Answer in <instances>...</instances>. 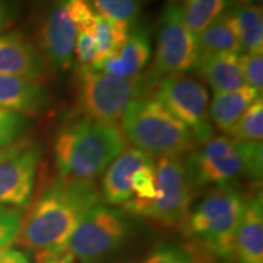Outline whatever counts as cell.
<instances>
[{
	"instance_id": "cell-31",
	"label": "cell",
	"mask_w": 263,
	"mask_h": 263,
	"mask_svg": "<svg viewBox=\"0 0 263 263\" xmlns=\"http://www.w3.org/2000/svg\"><path fill=\"white\" fill-rule=\"evenodd\" d=\"M74 55L78 60V68H94L98 59V47L94 34L77 31Z\"/></svg>"
},
{
	"instance_id": "cell-4",
	"label": "cell",
	"mask_w": 263,
	"mask_h": 263,
	"mask_svg": "<svg viewBox=\"0 0 263 263\" xmlns=\"http://www.w3.org/2000/svg\"><path fill=\"white\" fill-rule=\"evenodd\" d=\"M121 121L124 139L153 157H182L196 146L192 132L155 98L132 101Z\"/></svg>"
},
{
	"instance_id": "cell-3",
	"label": "cell",
	"mask_w": 263,
	"mask_h": 263,
	"mask_svg": "<svg viewBox=\"0 0 263 263\" xmlns=\"http://www.w3.org/2000/svg\"><path fill=\"white\" fill-rule=\"evenodd\" d=\"M194 189L236 185L240 179H261L262 141H238L227 136H212L188 153L184 160Z\"/></svg>"
},
{
	"instance_id": "cell-22",
	"label": "cell",
	"mask_w": 263,
	"mask_h": 263,
	"mask_svg": "<svg viewBox=\"0 0 263 263\" xmlns=\"http://www.w3.org/2000/svg\"><path fill=\"white\" fill-rule=\"evenodd\" d=\"M132 27L123 22L114 21V20L105 18L103 16L97 15V24H95L94 37L98 47V59L94 65V70H97L99 65L105 59L115 54L123 47Z\"/></svg>"
},
{
	"instance_id": "cell-5",
	"label": "cell",
	"mask_w": 263,
	"mask_h": 263,
	"mask_svg": "<svg viewBox=\"0 0 263 263\" xmlns=\"http://www.w3.org/2000/svg\"><path fill=\"white\" fill-rule=\"evenodd\" d=\"M160 82L150 72L120 78L94 68H78L76 104L82 116L115 123L132 101L155 94Z\"/></svg>"
},
{
	"instance_id": "cell-13",
	"label": "cell",
	"mask_w": 263,
	"mask_h": 263,
	"mask_svg": "<svg viewBox=\"0 0 263 263\" xmlns=\"http://www.w3.org/2000/svg\"><path fill=\"white\" fill-rule=\"evenodd\" d=\"M49 64L20 32L0 34V74L42 82L49 77Z\"/></svg>"
},
{
	"instance_id": "cell-6",
	"label": "cell",
	"mask_w": 263,
	"mask_h": 263,
	"mask_svg": "<svg viewBox=\"0 0 263 263\" xmlns=\"http://www.w3.org/2000/svg\"><path fill=\"white\" fill-rule=\"evenodd\" d=\"M246 200L236 185L213 186L184 223L190 236L203 242L218 256L229 257Z\"/></svg>"
},
{
	"instance_id": "cell-2",
	"label": "cell",
	"mask_w": 263,
	"mask_h": 263,
	"mask_svg": "<svg viewBox=\"0 0 263 263\" xmlns=\"http://www.w3.org/2000/svg\"><path fill=\"white\" fill-rule=\"evenodd\" d=\"M126 149V139L116 123L82 116L59 132L54 155L60 176L94 182Z\"/></svg>"
},
{
	"instance_id": "cell-1",
	"label": "cell",
	"mask_w": 263,
	"mask_h": 263,
	"mask_svg": "<svg viewBox=\"0 0 263 263\" xmlns=\"http://www.w3.org/2000/svg\"><path fill=\"white\" fill-rule=\"evenodd\" d=\"M99 199L94 182L59 176L22 218L16 241L35 255L65 249L72 233Z\"/></svg>"
},
{
	"instance_id": "cell-7",
	"label": "cell",
	"mask_w": 263,
	"mask_h": 263,
	"mask_svg": "<svg viewBox=\"0 0 263 263\" xmlns=\"http://www.w3.org/2000/svg\"><path fill=\"white\" fill-rule=\"evenodd\" d=\"M155 199L147 203L126 202L124 209L164 227L184 226L194 193L184 160L179 156L159 157L155 161Z\"/></svg>"
},
{
	"instance_id": "cell-8",
	"label": "cell",
	"mask_w": 263,
	"mask_h": 263,
	"mask_svg": "<svg viewBox=\"0 0 263 263\" xmlns=\"http://www.w3.org/2000/svg\"><path fill=\"white\" fill-rule=\"evenodd\" d=\"M128 230L122 211L97 203L72 233L65 249L74 261L103 263L122 245Z\"/></svg>"
},
{
	"instance_id": "cell-11",
	"label": "cell",
	"mask_w": 263,
	"mask_h": 263,
	"mask_svg": "<svg viewBox=\"0 0 263 263\" xmlns=\"http://www.w3.org/2000/svg\"><path fill=\"white\" fill-rule=\"evenodd\" d=\"M41 157V145L29 138H18L0 150V206L28 205Z\"/></svg>"
},
{
	"instance_id": "cell-14",
	"label": "cell",
	"mask_w": 263,
	"mask_h": 263,
	"mask_svg": "<svg viewBox=\"0 0 263 263\" xmlns=\"http://www.w3.org/2000/svg\"><path fill=\"white\" fill-rule=\"evenodd\" d=\"M151 52L149 29L144 26H134L123 47L105 59L97 70L120 78L137 77L150 62Z\"/></svg>"
},
{
	"instance_id": "cell-18",
	"label": "cell",
	"mask_w": 263,
	"mask_h": 263,
	"mask_svg": "<svg viewBox=\"0 0 263 263\" xmlns=\"http://www.w3.org/2000/svg\"><path fill=\"white\" fill-rule=\"evenodd\" d=\"M193 70L197 76L196 78H201L215 93L235 90L246 85L240 68L239 55H199Z\"/></svg>"
},
{
	"instance_id": "cell-34",
	"label": "cell",
	"mask_w": 263,
	"mask_h": 263,
	"mask_svg": "<svg viewBox=\"0 0 263 263\" xmlns=\"http://www.w3.org/2000/svg\"><path fill=\"white\" fill-rule=\"evenodd\" d=\"M14 0H0V29L9 24L14 14Z\"/></svg>"
},
{
	"instance_id": "cell-35",
	"label": "cell",
	"mask_w": 263,
	"mask_h": 263,
	"mask_svg": "<svg viewBox=\"0 0 263 263\" xmlns=\"http://www.w3.org/2000/svg\"><path fill=\"white\" fill-rule=\"evenodd\" d=\"M21 254V251L11 248L0 250V263H15Z\"/></svg>"
},
{
	"instance_id": "cell-33",
	"label": "cell",
	"mask_w": 263,
	"mask_h": 263,
	"mask_svg": "<svg viewBox=\"0 0 263 263\" xmlns=\"http://www.w3.org/2000/svg\"><path fill=\"white\" fill-rule=\"evenodd\" d=\"M37 256V263H74V259L66 249L43 252Z\"/></svg>"
},
{
	"instance_id": "cell-20",
	"label": "cell",
	"mask_w": 263,
	"mask_h": 263,
	"mask_svg": "<svg viewBox=\"0 0 263 263\" xmlns=\"http://www.w3.org/2000/svg\"><path fill=\"white\" fill-rule=\"evenodd\" d=\"M196 44L199 55L241 54L242 49L229 10L196 35Z\"/></svg>"
},
{
	"instance_id": "cell-27",
	"label": "cell",
	"mask_w": 263,
	"mask_h": 263,
	"mask_svg": "<svg viewBox=\"0 0 263 263\" xmlns=\"http://www.w3.org/2000/svg\"><path fill=\"white\" fill-rule=\"evenodd\" d=\"M29 118L0 107V150L21 138L28 129Z\"/></svg>"
},
{
	"instance_id": "cell-15",
	"label": "cell",
	"mask_w": 263,
	"mask_h": 263,
	"mask_svg": "<svg viewBox=\"0 0 263 263\" xmlns=\"http://www.w3.org/2000/svg\"><path fill=\"white\" fill-rule=\"evenodd\" d=\"M51 103L50 91L42 82L0 74V107L26 116L44 112Z\"/></svg>"
},
{
	"instance_id": "cell-28",
	"label": "cell",
	"mask_w": 263,
	"mask_h": 263,
	"mask_svg": "<svg viewBox=\"0 0 263 263\" xmlns=\"http://www.w3.org/2000/svg\"><path fill=\"white\" fill-rule=\"evenodd\" d=\"M239 64L242 78L246 85L257 93L262 94L263 89V51L241 52L239 55Z\"/></svg>"
},
{
	"instance_id": "cell-36",
	"label": "cell",
	"mask_w": 263,
	"mask_h": 263,
	"mask_svg": "<svg viewBox=\"0 0 263 263\" xmlns=\"http://www.w3.org/2000/svg\"><path fill=\"white\" fill-rule=\"evenodd\" d=\"M232 6H262V0H228Z\"/></svg>"
},
{
	"instance_id": "cell-10",
	"label": "cell",
	"mask_w": 263,
	"mask_h": 263,
	"mask_svg": "<svg viewBox=\"0 0 263 263\" xmlns=\"http://www.w3.org/2000/svg\"><path fill=\"white\" fill-rule=\"evenodd\" d=\"M157 47L149 71L156 80L193 70L199 58L196 37L184 22L178 0H167L159 22Z\"/></svg>"
},
{
	"instance_id": "cell-32",
	"label": "cell",
	"mask_w": 263,
	"mask_h": 263,
	"mask_svg": "<svg viewBox=\"0 0 263 263\" xmlns=\"http://www.w3.org/2000/svg\"><path fill=\"white\" fill-rule=\"evenodd\" d=\"M143 263H194L185 254L174 249H160L154 251Z\"/></svg>"
},
{
	"instance_id": "cell-30",
	"label": "cell",
	"mask_w": 263,
	"mask_h": 263,
	"mask_svg": "<svg viewBox=\"0 0 263 263\" xmlns=\"http://www.w3.org/2000/svg\"><path fill=\"white\" fill-rule=\"evenodd\" d=\"M22 215L18 210L0 206V250L9 248L18 234Z\"/></svg>"
},
{
	"instance_id": "cell-17",
	"label": "cell",
	"mask_w": 263,
	"mask_h": 263,
	"mask_svg": "<svg viewBox=\"0 0 263 263\" xmlns=\"http://www.w3.org/2000/svg\"><path fill=\"white\" fill-rule=\"evenodd\" d=\"M233 255L239 263H263L262 194L246 200L235 232Z\"/></svg>"
},
{
	"instance_id": "cell-9",
	"label": "cell",
	"mask_w": 263,
	"mask_h": 263,
	"mask_svg": "<svg viewBox=\"0 0 263 263\" xmlns=\"http://www.w3.org/2000/svg\"><path fill=\"white\" fill-rule=\"evenodd\" d=\"M155 99L185 124L196 145L215 136L210 116V93L199 78L185 73L163 77L155 91Z\"/></svg>"
},
{
	"instance_id": "cell-23",
	"label": "cell",
	"mask_w": 263,
	"mask_h": 263,
	"mask_svg": "<svg viewBox=\"0 0 263 263\" xmlns=\"http://www.w3.org/2000/svg\"><path fill=\"white\" fill-rule=\"evenodd\" d=\"M180 6L186 27L196 37L226 11L228 0H182Z\"/></svg>"
},
{
	"instance_id": "cell-12",
	"label": "cell",
	"mask_w": 263,
	"mask_h": 263,
	"mask_svg": "<svg viewBox=\"0 0 263 263\" xmlns=\"http://www.w3.org/2000/svg\"><path fill=\"white\" fill-rule=\"evenodd\" d=\"M77 27L66 11L65 0H57L48 10L38 31L43 57L55 70L65 72L73 65Z\"/></svg>"
},
{
	"instance_id": "cell-19",
	"label": "cell",
	"mask_w": 263,
	"mask_h": 263,
	"mask_svg": "<svg viewBox=\"0 0 263 263\" xmlns=\"http://www.w3.org/2000/svg\"><path fill=\"white\" fill-rule=\"evenodd\" d=\"M259 94L249 85L229 91H216L210 104V116L213 127L226 132L250 107Z\"/></svg>"
},
{
	"instance_id": "cell-26",
	"label": "cell",
	"mask_w": 263,
	"mask_h": 263,
	"mask_svg": "<svg viewBox=\"0 0 263 263\" xmlns=\"http://www.w3.org/2000/svg\"><path fill=\"white\" fill-rule=\"evenodd\" d=\"M156 195L155 160L139 167L132 178V197L127 202L147 203Z\"/></svg>"
},
{
	"instance_id": "cell-16",
	"label": "cell",
	"mask_w": 263,
	"mask_h": 263,
	"mask_svg": "<svg viewBox=\"0 0 263 263\" xmlns=\"http://www.w3.org/2000/svg\"><path fill=\"white\" fill-rule=\"evenodd\" d=\"M153 160V156L133 146L124 149L105 171L101 184L105 202L115 206L124 205L132 197V178L134 172Z\"/></svg>"
},
{
	"instance_id": "cell-29",
	"label": "cell",
	"mask_w": 263,
	"mask_h": 263,
	"mask_svg": "<svg viewBox=\"0 0 263 263\" xmlns=\"http://www.w3.org/2000/svg\"><path fill=\"white\" fill-rule=\"evenodd\" d=\"M65 6L77 31L94 34L97 12L91 5V0H65Z\"/></svg>"
},
{
	"instance_id": "cell-37",
	"label": "cell",
	"mask_w": 263,
	"mask_h": 263,
	"mask_svg": "<svg viewBox=\"0 0 263 263\" xmlns=\"http://www.w3.org/2000/svg\"><path fill=\"white\" fill-rule=\"evenodd\" d=\"M15 263H31V262L28 261V258L26 257L24 254H21V255H20V257L17 258V261H16Z\"/></svg>"
},
{
	"instance_id": "cell-21",
	"label": "cell",
	"mask_w": 263,
	"mask_h": 263,
	"mask_svg": "<svg viewBox=\"0 0 263 263\" xmlns=\"http://www.w3.org/2000/svg\"><path fill=\"white\" fill-rule=\"evenodd\" d=\"M229 11L242 52L263 51L262 6H233Z\"/></svg>"
},
{
	"instance_id": "cell-25",
	"label": "cell",
	"mask_w": 263,
	"mask_h": 263,
	"mask_svg": "<svg viewBox=\"0 0 263 263\" xmlns=\"http://www.w3.org/2000/svg\"><path fill=\"white\" fill-rule=\"evenodd\" d=\"M97 15L134 27L140 16L143 0H91Z\"/></svg>"
},
{
	"instance_id": "cell-24",
	"label": "cell",
	"mask_w": 263,
	"mask_h": 263,
	"mask_svg": "<svg viewBox=\"0 0 263 263\" xmlns=\"http://www.w3.org/2000/svg\"><path fill=\"white\" fill-rule=\"evenodd\" d=\"M227 137L238 141H262L263 99L262 95L250 105L236 122L226 132Z\"/></svg>"
}]
</instances>
